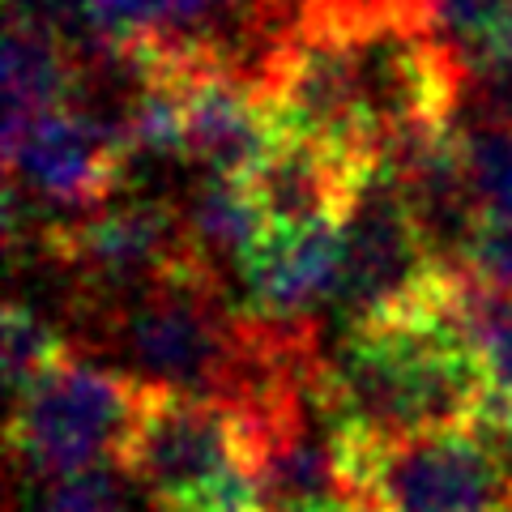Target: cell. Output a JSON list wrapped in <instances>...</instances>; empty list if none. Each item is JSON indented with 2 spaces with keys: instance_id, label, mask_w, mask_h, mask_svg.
<instances>
[{
  "instance_id": "obj_4",
  "label": "cell",
  "mask_w": 512,
  "mask_h": 512,
  "mask_svg": "<svg viewBox=\"0 0 512 512\" xmlns=\"http://www.w3.org/2000/svg\"><path fill=\"white\" fill-rule=\"evenodd\" d=\"M146 380L69 355L9 410V453L26 474L60 478L120 461L141 414Z\"/></svg>"
},
{
  "instance_id": "obj_8",
  "label": "cell",
  "mask_w": 512,
  "mask_h": 512,
  "mask_svg": "<svg viewBox=\"0 0 512 512\" xmlns=\"http://www.w3.org/2000/svg\"><path fill=\"white\" fill-rule=\"evenodd\" d=\"M376 167L380 163L350 158L316 137L278 128L274 150L252 171L248 188L269 227H316V222H346Z\"/></svg>"
},
{
  "instance_id": "obj_3",
  "label": "cell",
  "mask_w": 512,
  "mask_h": 512,
  "mask_svg": "<svg viewBox=\"0 0 512 512\" xmlns=\"http://www.w3.org/2000/svg\"><path fill=\"white\" fill-rule=\"evenodd\" d=\"M338 436L350 504L380 512H512L504 444L491 427L419 431L397 440L338 427Z\"/></svg>"
},
{
  "instance_id": "obj_16",
  "label": "cell",
  "mask_w": 512,
  "mask_h": 512,
  "mask_svg": "<svg viewBox=\"0 0 512 512\" xmlns=\"http://www.w3.org/2000/svg\"><path fill=\"white\" fill-rule=\"evenodd\" d=\"M461 265L474 278L495 286V291L512 295V218H483V227L474 231Z\"/></svg>"
},
{
  "instance_id": "obj_11",
  "label": "cell",
  "mask_w": 512,
  "mask_h": 512,
  "mask_svg": "<svg viewBox=\"0 0 512 512\" xmlns=\"http://www.w3.org/2000/svg\"><path fill=\"white\" fill-rule=\"evenodd\" d=\"M180 210H184V227L192 235V244L214 265L222 261L239 265L248 248L269 231L248 180H227V175H205L201 184H192Z\"/></svg>"
},
{
  "instance_id": "obj_15",
  "label": "cell",
  "mask_w": 512,
  "mask_h": 512,
  "mask_svg": "<svg viewBox=\"0 0 512 512\" xmlns=\"http://www.w3.org/2000/svg\"><path fill=\"white\" fill-rule=\"evenodd\" d=\"M508 5L512 0H427V13L436 39L453 47L466 64H474Z\"/></svg>"
},
{
  "instance_id": "obj_17",
  "label": "cell",
  "mask_w": 512,
  "mask_h": 512,
  "mask_svg": "<svg viewBox=\"0 0 512 512\" xmlns=\"http://www.w3.org/2000/svg\"><path fill=\"white\" fill-rule=\"evenodd\" d=\"M474 64H500V69L512 73V5L504 9L500 26L491 30V39H487V47H483V56H478Z\"/></svg>"
},
{
  "instance_id": "obj_18",
  "label": "cell",
  "mask_w": 512,
  "mask_h": 512,
  "mask_svg": "<svg viewBox=\"0 0 512 512\" xmlns=\"http://www.w3.org/2000/svg\"><path fill=\"white\" fill-rule=\"evenodd\" d=\"M495 436H500V444H504V461H508V478H512V423L504 431H495Z\"/></svg>"
},
{
  "instance_id": "obj_19",
  "label": "cell",
  "mask_w": 512,
  "mask_h": 512,
  "mask_svg": "<svg viewBox=\"0 0 512 512\" xmlns=\"http://www.w3.org/2000/svg\"><path fill=\"white\" fill-rule=\"evenodd\" d=\"M333 512H380V508H372V504H342V508H333Z\"/></svg>"
},
{
  "instance_id": "obj_2",
  "label": "cell",
  "mask_w": 512,
  "mask_h": 512,
  "mask_svg": "<svg viewBox=\"0 0 512 512\" xmlns=\"http://www.w3.org/2000/svg\"><path fill=\"white\" fill-rule=\"evenodd\" d=\"M120 461L167 512H261V436L235 402L146 384Z\"/></svg>"
},
{
  "instance_id": "obj_12",
  "label": "cell",
  "mask_w": 512,
  "mask_h": 512,
  "mask_svg": "<svg viewBox=\"0 0 512 512\" xmlns=\"http://www.w3.org/2000/svg\"><path fill=\"white\" fill-rule=\"evenodd\" d=\"M39 512H167L154 491L124 466V461H99L90 470L47 478Z\"/></svg>"
},
{
  "instance_id": "obj_20",
  "label": "cell",
  "mask_w": 512,
  "mask_h": 512,
  "mask_svg": "<svg viewBox=\"0 0 512 512\" xmlns=\"http://www.w3.org/2000/svg\"><path fill=\"white\" fill-rule=\"evenodd\" d=\"M261 512H265V508H261Z\"/></svg>"
},
{
  "instance_id": "obj_7",
  "label": "cell",
  "mask_w": 512,
  "mask_h": 512,
  "mask_svg": "<svg viewBox=\"0 0 512 512\" xmlns=\"http://www.w3.org/2000/svg\"><path fill=\"white\" fill-rule=\"evenodd\" d=\"M346 239L342 222L269 227L239 261L248 312L274 325H303L320 303L338 299Z\"/></svg>"
},
{
  "instance_id": "obj_14",
  "label": "cell",
  "mask_w": 512,
  "mask_h": 512,
  "mask_svg": "<svg viewBox=\"0 0 512 512\" xmlns=\"http://www.w3.org/2000/svg\"><path fill=\"white\" fill-rule=\"evenodd\" d=\"M461 158L483 218H512V124L470 120L461 128Z\"/></svg>"
},
{
  "instance_id": "obj_10",
  "label": "cell",
  "mask_w": 512,
  "mask_h": 512,
  "mask_svg": "<svg viewBox=\"0 0 512 512\" xmlns=\"http://www.w3.org/2000/svg\"><path fill=\"white\" fill-rule=\"evenodd\" d=\"M448 325L478 363L487 389V427L504 431L512 423V295L495 291L461 265V278L448 295Z\"/></svg>"
},
{
  "instance_id": "obj_6",
  "label": "cell",
  "mask_w": 512,
  "mask_h": 512,
  "mask_svg": "<svg viewBox=\"0 0 512 512\" xmlns=\"http://www.w3.org/2000/svg\"><path fill=\"white\" fill-rule=\"evenodd\" d=\"M278 141V124L252 77L218 52H192L184 69V158L205 175L252 180Z\"/></svg>"
},
{
  "instance_id": "obj_13",
  "label": "cell",
  "mask_w": 512,
  "mask_h": 512,
  "mask_svg": "<svg viewBox=\"0 0 512 512\" xmlns=\"http://www.w3.org/2000/svg\"><path fill=\"white\" fill-rule=\"evenodd\" d=\"M69 355H77V346L64 338L43 312H35L26 299L5 303V384H9V402H18V397L35 389L43 376H52Z\"/></svg>"
},
{
  "instance_id": "obj_9",
  "label": "cell",
  "mask_w": 512,
  "mask_h": 512,
  "mask_svg": "<svg viewBox=\"0 0 512 512\" xmlns=\"http://www.w3.org/2000/svg\"><path fill=\"white\" fill-rule=\"evenodd\" d=\"M86 86V52L35 22L5 26V128L73 103Z\"/></svg>"
},
{
  "instance_id": "obj_1",
  "label": "cell",
  "mask_w": 512,
  "mask_h": 512,
  "mask_svg": "<svg viewBox=\"0 0 512 512\" xmlns=\"http://www.w3.org/2000/svg\"><path fill=\"white\" fill-rule=\"evenodd\" d=\"M320 406L338 427L376 440L487 427L483 376L448 312L346 329L338 359H325Z\"/></svg>"
},
{
  "instance_id": "obj_5",
  "label": "cell",
  "mask_w": 512,
  "mask_h": 512,
  "mask_svg": "<svg viewBox=\"0 0 512 512\" xmlns=\"http://www.w3.org/2000/svg\"><path fill=\"white\" fill-rule=\"evenodd\" d=\"M128 163L133 150L124 128L82 99L5 128L9 192L30 205V214L103 210L124 184Z\"/></svg>"
}]
</instances>
